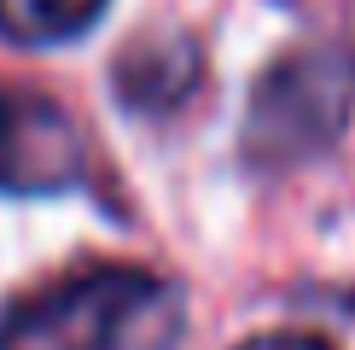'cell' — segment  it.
Segmentation results:
<instances>
[{"label": "cell", "instance_id": "8992f818", "mask_svg": "<svg viewBox=\"0 0 355 350\" xmlns=\"http://www.w3.org/2000/svg\"><path fill=\"white\" fill-rule=\"evenodd\" d=\"M245 350H332V344L309 339V333H268V339H250Z\"/></svg>", "mask_w": 355, "mask_h": 350}, {"label": "cell", "instance_id": "6da1fadb", "mask_svg": "<svg viewBox=\"0 0 355 350\" xmlns=\"http://www.w3.org/2000/svg\"><path fill=\"white\" fill-rule=\"evenodd\" d=\"M181 298L128 262L76 269L0 315V350H169Z\"/></svg>", "mask_w": 355, "mask_h": 350}, {"label": "cell", "instance_id": "3957f363", "mask_svg": "<svg viewBox=\"0 0 355 350\" xmlns=\"http://www.w3.org/2000/svg\"><path fill=\"white\" fill-rule=\"evenodd\" d=\"M82 169L87 146L70 111L35 88H0V193L18 199L70 193Z\"/></svg>", "mask_w": 355, "mask_h": 350}, {"label": "cell", "instance_id": "277c9868", "mask_svg": "<svg viewBox=\"0 0 355 350\" xmlns=\"http://www.w3.org/2000/svg\"><path fill=\"white\" fill-rule=\"evenodd\" d=\"M198 82V53L187 41H140L116 65V94L140 111H169L181 106Z\"/></svg>", "mask_w": 355, "mask_h": 350}, {"label": "cell", "instance_id": "7a4b0ae2", "mask_svg": "<svg viewBox=\"0 0 355 350\" xmlns=\"http://www.w3.org/2000/svg\"><path fill=\"white\" fill-rule=\"evenodd\" d=\"M355 106V53L344 41H303L262 70L245 111L239 152L250 169H291L332 152Z\"/></svg>", "mask_w": 355, "mask_h": 350}, {"label": "cell", "instance_id": "5b68a950", "mask_svg": "<svg viewBox=\"0 0 355 350\" xmlns=\"http://www.w3.org/2000/svg\"><path fill=\"white\" fill-rule=\"evenodd\" d=\"M99 12L105 0H0V35L18 47H53L94 29Z\"/></svg>", "mask_w": 355, "mask_h": 350}]
</instances>
